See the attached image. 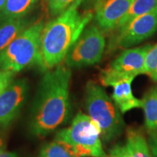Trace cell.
<instances>
[{
    "label": "cell",
    "instance_id": "cell-1",
    "mask_svg": "<svg viewBox=\"0 0 157 157\" xmlns=\"http://www.w3.org/2000/svg\"><path fill=\"white\" fill-rule=\"evenodd\" d=\"M70 68L59 64L46 73L39 82L30 116L33 135L44 137L67 121L71 105Z\"/></svg>",
    "mask_w": 157,
    "mask_h": 157
},
{
    "label": "cell",
    "instance_id": "cell-2",
    "mask_svg": "<svg viewBox=\"0 0 157 157\" xmlns=\"http://www.w3.org/2000/svg\"><path fill=\"white\" fill-rule=\"evenodd\" d=\"M82 0H76L58 17L44 25L40 40V68L52 69L64 60L71 47L92 18V14H80Z\"/></svg>",
    "mask_w": 157,
    "mask_h": 157
},
{
    "label": "cell",
    "instance_id": "cell-3",
    "mask_svg": "<svg viewBox=\"0 0 157 157\" xmlns=\"http://www.w3.org/2000/svg\"><path fill=\"white\" fill-rule=\"evenodd\" d=\"M84 107L87 114L98 125L101 139L105 142L121 135L124 122L112 98L103 87L94 82H88L84 93Z\"/></svg>",
    "mask_w": 157,
    "mask_h": 157
},
{
    "label": "cell",
    "instance_id": "cell-4",
    "mask_svg": "<svg viewBox=\"0 0 157 157\" xmlns=\"http://www.w3.org/2000/svg\"><path fill=\"white\" fill-rule=\"evenodd\" d=\"M44 23L39 21L25 28L0 52V71L17 73L31 65L40 68V40Z\"/></svg>",
    "mask_w": 157,
    "mask_h": 157
},
{
    "label": "cell",
    "instance_id": "cell-5",
    "mask_svg": "<svg viewBox=\"0 0 157 157\" xmlns=\"http://www.w3.org/2000/svg\"><path fill=\"white\" fill-rule=\"evenodd\" d=\"M55 140L66 144L73 156L108 157L102 145L101 129L82 112L76 114L69 127L56 133Z\"/></svg>",
    "mask_w": 157,
    "mask_h": 157
},
{
    "label": "cell",
    "instance_id": "cell-6",
    "mask_svg": "<svg viewBox=\"0 0 157 157\" xmlns=\"http://www.w3.org/2000/svg\"><path fill=\"white\" fill-rule=\"evenodd\" d=\"M151 48L150 44L136 48L127 49L115 59L100 74L102 85L112 87L113 84L123 80L135 79L143 74L147 52Z\"/></svg>",
    "mask_w": 157,
    "mask_h": 157
},
{
    "label": "cell",
    "instance_id": "cell-7",
    "mask_svg": "<svg viewBox=\"0 0 157 157\" xmlns=\"http://www.w3.org/2000/svg\"><path fill=\"white\" fill-rule=\"evenodd\" d=\"M105 45V38L97 26L84 29L66 55V66L82 68L96 64L101 60Z\"/></svg>",
    "mask_w": 157,
    "mask_h": 157
},
{
    "label": "cell",
    "instance_id": "cell-8",
    "mask_svg": "<svg viewBox=\"0 0 157 157\" xmlns=\"http://www.w3.org/2000/svg\"><path fill=\"white\" fill-rule=\"evenodd\" d=\"M29 92L25 78L13 79L0 94V127H7L17 117Z\"/></svg>",
    "mask_w": 157,
    "mask_h": 157
},
{
    "label": "cell",
    "instance_id": "cell-9",
    "mask_svg": "<svg viewBox=\"0 0 157 157\" xmlns=\"http://www.w3.org/2000/svg\"><path fill=\"white\" fill-rule=\"evenodd\" d=\"M157 31V7L120 29L117 44L127 48L146 40Z\"/></svg>",
    "mask_w": 157,
    "mask_h": 157
},
{
    "label": "cell",
    "instance_id": "cell-10",
    "mask_svg": "<svg viewBox=\"0 0 157 157\" xmlns=\"http://www.w3.org/2000/svg\"><path fill=\"white\" fill-rule=\"evenodd\" d=\"M135 0H105L96 6L95 19L103 31L117 27L119 21L126 14Z\"/></svg>",
    "mask_w": 157,
    "mask_h": 157
},
{
    "label": "cell",
    "instance_id": "cell-11",
    "mask_svg": "<svg viewBox=\"0 0 157 157\" xmlns=\"http://www.w3.org/2000/svg\"><path fill=\"white\" fill-rule=\"evenodd\" d=\"M134 79L123 80L113 84V101L121 113H125L132 109H142L143 101L135 97L132 93V82Z\"/></svg>",
    "mask_w": 157,
    "mask_h": 157
},
{
    "label": "cell",
    "instance_id": "cell-12",
    "mask_svg": "<svg viewBox=\"0 0 157 157\" xmlns=\"http://www.w3.org/2000/svg\"><path fill=\"white\" fill-rule=\"evenodd\" d=\"M27 26L23 17L10 19L0 23V52L7 48Z\"/></svg>",
    "mask_w": 157,
    "mask_h": 157
},
{
    "label": "cell",
    "instance_id": "cell-13",
    "mask_svg": "<svg viewBox=\"0 0 157 157\" xmlns=\"http://www.w3.org/2000/svg\"><path fill=\"white\" fill-rule=\"evenodd\" d=\"M145 125L148 132L157 129V86L150 88L143 99Z\"/></svg>",
    "mask_w": 157,
    "mask_h": 157
},
{
    "label": "cell",
    "instance_id": "cell-14",
    "mask_svg": "<svg viewBox=\"0 0 157 157\" xmlns=\"http://www.w3.org/2000/svg\"><path fill=\"white\" fill-rule=\"evenodd\" d=\"M126 141L132 157H154L148 141L139 129H129L127 132Z\"/></svg>",
    "mask_w": 157,
    "mask_h": 157
},
{
    "label": "cell",
    "instance_id": "cell-15",
    "mask_svg": "<svg viewBox=\"0 0 157 157\" xmlns=\"http://www.w3.org/2000/svg\"><path fill=\"white\" fill-rule=\"evenodd\" d=\"M36 0H7L0 10V23L10 19L23 17Z\"/></svg>",
    "mask_w": 157,
    "mask_h": 157
},
{
    "label": "cell",
    "instance_id": "cell-16",
    "mask_svg": "<svg viewBox=\"0 0 157 157\" xmlns=\"http://www.w3.org/2000/svg\"><path fill=\"white\" fill-rule=\"evenodd\" d=\"M157 7V0H135L126 14L119 21L117 27L121 29L126 26L133 20L148 13Z\"/></svg>",
    "mask_w": 157,
    "mask_h": 157
},
{
    "label": "cell",
    "instance_id": "cell-17",
    "mask_svg": "<svg viewBox=\"0 0 157 157\" xmlns=\"http://www.w3.org/2000/svg\"><path fill=\"white\" fill-rule=\"evenodd\" d=\"M70 148L60 141L55 140L45 144L41 148L38 157H72Z\"/></svg>",
    "mask_w": 157,
    "mask_h": 157
},
{
    "label": "cell",
    "instance_id": "cell-18",
    "mask_svg": "<svg viewBox=\"0 0 157 157\" xmlns=\"http://www.w3.org/2000/svg\"><path fill=\"white\" fill-rule=\"evenodd\" d=\"M143 74H146L153 81L157 82V44L151 47L147 52Z\"/></svg>",
    "mask_w": 157,
    "mask_h": 157
},
{
    "label": "cell",
    "instance_id": "cell-19",
    "mask_svg": "<svg viewBox=\"0 0 157 157\" xmlns=\"http://www.w3.org/2000/svg\"><path fill=\"white\" fill-rule=\"evenodd\" d=\"M76 0H48L49 7L52 15H60Z\"/></svg>",
    "mask_w": 157,
    "mask_h": 157
},
{
    "label": "cell",
    "instance_id": "cell-20",
    "mask_svg": "<svg viewBox=\"0 0 157 157\" xmlns=\"http://www.w3.org/2000/svg\"><path fill=\"white\" fill-rule=\"evenodd\" d=\"M108 157H132V153L129 147L125 143L124 145H116L110 150Z\"/></svg>",
    "mask_w": 157,
    "mask_h": 157
},
{
    "label": "cell",
    "instance_id": "cell-21",
    "mask_svg": "<svg viewBox=\"0 0 157 157\" xmlns=\"http://www.w3.org/2000/svg\"><path fill=\"white\" fill-rule=\"evenodd\" d=\"M14 73L7 71H0V94L14 79Z\"/></svg>",
    "mask_w": 157,
    "mask_h": 157
},
{
    "label": "cell",
    "instance_id": "cell-22",
    "mask_svg": "<svg viewBox=\"0 0 157 157\" xmlns=\"http://www.w3.org/2000/svg\"><path fill=\"white\" fill-rule=\"evenodd\" d=\"M149 132L148 143L154 157H157V129Z\"/></svg>",
    "mask_w": 157,
    "mask_h": 157
},
{
    "label": "cell",
    "instance_id": "cell-23",
    "mask_svg": "<svg viewBox=\"0 0 157 157\" xmlns=\"http://www.w3.org/2000/svg\"><path fill=\"white\" fill-rule=\"evenodd\" d=\"M0 157H21V156L16 152L4 151L0 154Z\"/></svg>",
    "mask_w": 157,
    "mask_h": 157
},
{
    "label": "cell",
    "instance_id": "cell-24",
    "mask_svg": "<svg viewBox=\"0 0 157 157\" xmlns=\"http://www.w3.org/2000/svg\"><path fill=\"white\" fill-rule=\"evenodd\" d=\"M6 151V143L4 139L0 136V154Z\"/></svg>",
    "mask_w": 157,
    "mask_h": 157
},
{
    "label": "cell",
    "instance_id": "cell-25",
    "mask_svg": "<svg viewBox=\"0 0 157 157\" xmlns=\"http://www.w3.org/2000/svg\"><path fill=\"white\" fill-rule=\"evenodd\" d=\"M6 1H7V0H0V10L2 8V7L4 5H5Z\"/></svg>",
    "mask_w": 157,
    "mask_h": 157
},
{
    "label": "cell",
    "instance_id": "cell-26",
    "mask_svg": "<svg viewBox=\"0 0 157 157\" xmlns=\"http://www.w3.org/2000/svg\"><path fill=\"white\" fill-rule=\"evenodd\" d=\"M72 157H82V156H72Z\"/></svg>",
    "mask_w": 157,
    "mask_h": 157
}]
</instances>
